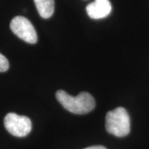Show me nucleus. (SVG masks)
Wrapping results in <instances>:
<instances>
[{
	"instance_id": "obj_1",
	"label": "nucleus",
	"mask_w": 149,
	"mask_h": 149,
	"mask_svg": "<svg viewBox=\"0 0 149 149\" xmlns=\"http://www.w3.org/2000/svg\"><path fill=\"white\" fill-rule=\"evenodd\" d=\"M56 97L66 110L75 114L88 113L95 107L94 97L88 92H81L77 96H71L65 91H58Z\"/></svg>"
},
{
	"instance_id": "obj_2",
	"label": "nucleus",
	"mask_w": 149,
	"mask_h": 149,
	"mask_svg": "<svg viewBox=\"0 0 149 149\" xmlns=\"http://www.w3.org/2000/svg\"><path fill=\"white\" fill-rule=\"evenodd\" d=\"M105 128L108 133L115 137L127 136L130 132V118L127 110L123 107H118L108 112Z\"/></svg>"
},
{
	"instance_id": "obj_3",
	"label": "nucleus",
	"mask_w": 149,
	"mask_h": 149,
	"mask_svg": "<svg viewBox=\"0 0 149 149\" xmlns=\"http://www.w3.org/2000/svg\"><path fill=\"white\" fill-rule=\"evenodd\" d=\"M4 127L12 135L22 138L31 132L32 122L30 118L26 116L9 113L4 118Z\"/></svg>"
},
{
	"instance_id": "obj_4",
	"label": "nucleus",
	"mask_w": 149,
	"mask_h": 149,
	"mask_svg": "<svg viewBox=\"0 0 149 149\" xmlns=\"http://www.w3.org/2000/svg\"><path fill=\"white\" fill-rule=\"evenodd\" d=\"M10 28L17 37L30 44L37 42V34L31 22L22 16H17L10 22Z\"/></svg>"
},
{
	"instance_id": "obj_5",
	"label": "nucleus",
	"mask_w": 149,
	"mask_h": 149,
	"mask_svg": "<svg viewBox=\"0 0 149 149\" xmlns=\"http://www.w3.org/2000/svg\"><path fill=\"white\" fill-rule=\"evenodd\" d=\"M112 5L109 0H95L86 7V12L92 19H101L109 15Z\"/></svg>"
},
{
	"instance_id": "obj_6",
	"label": "nucleus",
	"mask_w": 149,
	"mask_h": 149,
	"mask_svg": "<svg viewBox=\"0 0 149 149\" xmlns=\"http://www.w3.org/2000/svg\"><path fill=\"white\" fill-rule=\"evenodd\" d=\"M39 15L47 19L54 13V0H34Z\"/></svg>"
},
{
	"instance_id": "obj_7",
	"label": "nucleus",
	"mask_w": 149,
	"mask_h": 149,
	"mask_svg": "<svg viewBox=\"0 0 149 149\" xmlns=\"http://www.w3.org/2000/svg\"><path fill=\"white\" fill-rule=\"evenodd\" d=\"M9 68V63L8 59L3 55L0 53V72L7 71Z\"/></svg>"
},
{
	"instance_id": "obj_8",
	"label": "nucleus",
	"mask_w": 149,
	"mask_h": 149,
	"mask_svg": "<svg viewBox=\"0 0 149 149\" xmlns=\"http://www.w3.org/2000/svg\"><path fill=\"white\" fill-rule=\"evenodd\" d=\"M85 149H106L103 146H92V147H89V148H86Z\"/></svg>"
}]
</instances>
